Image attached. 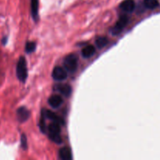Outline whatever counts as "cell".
Returning a JSON list of instances; mask_svg holds the SVG:
<instances>
[{
	"label": "cell",
	"mask_w": 160,
	"mask_h": 160,
	"mask_svg": "<svg viewBox=\"0 0 160 160\" xmlns=\"http://www.w3.org/2000/svg\"><path fill=\"white\" fill-rule=\"evenodd\" d=\"M109 42V40L106 37H99L95 40V45L98 48H102L106 46Z\"/></svg>",
	"instance_id": "obj_15"
},
{
	"label": "cell",
	"mask_w": 160,
	"mask_h": 160,
	"mask_svg": "<svg viewBox=\"0 0 160 160\" xmlns=\"http://www.w3.org/2000/svg\"><path fill=\"white\" fill-rule=\"evenodd\" d=\"M40 129L41 131L43 133H45V130H46V127H45V117L43 116H42V118L40 120Z\"/></svg>",
	"instance_id": "obj_18"
},
{
	"label": "cell",
	"mask_w": 160,
	"mask_h": 160,
	"mask_svg": "<svg viewBox=\"0 0 160 160\" xmlns=\"http://www.w3.org/2000/svg\"><path fill=\"white\" fill-rule=\"evenodd\" d=\"M61 125L58 123L52 122L49 123L48 127V137L50 140L52 141L53 142L56 144L62 143V138H61Z\"/></svg>",
	"instance_id": "obj_1"
},
{
	"label": "cell",
	"mask_w": 160,
	"mask_h": 160,
	"mask_svg": "<svg viewBox=\"0 0 160 160\" xmlns=\"http://www.w3.org/2000/svg\"><path fill=\"white\" fill-rule=\"evenodd\" d=\"M48 102L50 106H52L54 109H57L59 108L63 102V99H62V96L59 95H53L50 96V98H48Z\"/></svg>",
	"instance_id": "obj_10"
},
{
	"label": "cell",
	"mask_w": 160,
	"mask_h": 160,
	"mask_svg": "<svg viewBox=\"0 0 160 160\" xmlns=\"http://www.w3.org/2000/svg\"><path fill=\"white\" fill-rule=\"evenodd\" d=\"M39 0H31V12L34 21L38 20Z\"/></svg>",
	"instance_id": "obj_11"
},
{
	"label": "cell",
	"mask_w": 160,
	"mask_h": 160,
	"mask_svg": "<svg viewBox=\"0 0 160 160\" xmlns=\"http://www.w3.org/2000/svg\"><path fill=\"white\" fill-rule=\"evenodd\" d=\"M128 22H129V17L127 15H121L117 21L116 24L113 26V28L111 30V33L113 35H118L123 31L125 27L128 25Z\"/></svg>",
	"instance_id": "obj_4"
},
{
	"label": "cell",
	"mask_w": 160,
	"mask_h": 160,
	"mask_svg": "<svg viewBox=\"0 0 160 160\" xmlns=\"http://www.w3.org/2000/svg\"><path fill=\"white\" fill-rule=\"evenodd\" d=\"M59 158L62 160H71L73 159L72 152L68 147H63L59 151Z\"/></svg>",
	"instance_id": "obj_12"
},
{
	"label": "cell",
	"mask_w": 160,
	"mask_h": 160,
	"mask_svg": "<svg viewBox=\"0 0 160 160\" xmlns=\"http://www.w3.org/2000/svg\"><path fill=\"white\" fill-rule=\"evenodd\" d=\"M120 8L124 12H132L135 9V2L134 0H124L120 3Z\"/></svg>",
	"instance_id": "obj_9"
},
{
	"label": "cell",
	"mask_w": 160,
	"mask_h": 160,
	"mask_svg": "<svg viewBox=\"0 0 160 160\" xmlns=\"http://www.w3.org/2000/svg\"><path fill=\"white\" fill-rule=\"evenodd\" d=\"M54 90L66 97H69L72 93V88L69 84H56L54 87Z\"/></svg>",
	"instance_id": "obj_8"
},
{
	"label": "cell",
	"mask_w": 160,
	"mask_h": 160,
	"mask_svg": "<svg viewBox=\"0 0 160 160\" xmlns=\"http://www.w3.org/2000/svg\"><path fill=\"white\" fill-rule=\"evenodd\" d=\"M20 144H21L22 148L23 150H27V148H28V140H27V137L24 134H23L21 135Z\"/></svg>",
	"instance_id": "obj_17"
},
{
	"label": "cell",
	"mask_w": 160,
	"mask_h": 160,
	"mask_svg": "<svg viewBox=\"0 0 160 160\" xmlns=\"http://www.w3.org/2000/svg\"><path fill=\"white\" fill-rule=\"evenodd\" d=\"M42 116H43L45 118L50 120L52 122L58 123L60 125L65 124V121H64L62 118H60L57 114L55 113L54 112H52V111L51 110H48V109H44L42 111Z\"/></svg>",
	"instance_id": "obj_5"
},
{
	"label": "cell",
	"mask_w": 160,
	"mask_h": 160,
	"mask_svg": "<svg viewBox=\"0 0 160 160\" xmlns=\"http://www.w3.org/2000/svg\"><path fill=\"white\" fill-rule=\"evenodd\" d=\"M17 119L20 123L27 121L30 117V111L25 106H21L17 110Z\"/></svg>",
	"instance_id": "obj_7"
},
{
	"label": "cell",
	"mask_w": 160,
	"mask_h": 160,
	"mask_svg": "<svg viewBox=\"0 0 160 160\" xmlns=\"http://www.w3.org/2000/svg\"><path fill=\"white\" fill-rule=\"evenodd\" d=\"M52 77L56 81H63L67 78V72L64 68L61 67H56L52 70Z\"/></svg>",
	"instance_id": "obj_6"
},
{
	"label": "cell",
	"mask_w": 160,
	"mask_h": 160,
	"mask_svg": "<svg viewBox=\"0 0 160 160\" xmlns=\"http://www.w3.org/2000/svg\"><path fill=\"white\" fill-rule=\"evenodd\" d=\"M95 48L92 45H86L83 49L81 50V54L84 58H90L95 54Z\"/></svg>",
	"instance_id": "obj_13"
},
{
	"label": "cell",
	"mask_w": 160,
	"mask_h": 160,
	"mask_svg": "<svg viewBox=\"0 0 160 160\" xmlns=\"http://www.w3.org/2000/svg\"><path fill=\"white\" fill-rule=\"evenodd\" d=\"M17 77L20 81L22 83H24L28 78V67H27V61L23 56L19 59L18 62L17 64Z\"/></svg>",
	"instance_id": "obj_2"
},
{
	"label": "cell",
	"mask_w": 160,
	"mask_h": 160,
	"mask_svg": "<svg viewBox=\"0 0 160 160\" xmlns=\"http://www.w3.org/2000/svg\"><path fill=\"white\" fill-rule=\"evenodd\" d=\"M159 5L158 0H144V6L148 9H155Z\"/></svg>",
	"instance_id": "obj_14"
},
{
	"label": "cell",
	"mask_w": 160,
	"mask_h": 160,
	"mask_svg": "<svg viewBox=\"0 0 160 160\" xmlns=\"http://www.w3.org/2000/svg\"><path fill=\"white\" fill-rule=\"evenodd\" d=\"M78 58L76 55L70 54L66 56L63 60V67L66 71L68 73H73L78 69Z\"/></svg>",
	"instance_id": "obj_3"
},
{
	"label": "cell",
	"mask_w": 160,
	"mask_h": 160,
	"mask_svg": "<svg viewBox=\"0 0 160 160\" xmlns=\"http://www.w3.org/2000/svg\"><path fill=\"white\" fill-rule=\"evenodd\" d=\"M36 49V43L34 42H27L25 45V51L27 53H32L35 51Z\"/></svg>",
	"instance_id": "obj_16"
}]
</instances>
